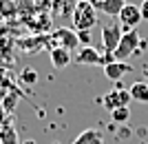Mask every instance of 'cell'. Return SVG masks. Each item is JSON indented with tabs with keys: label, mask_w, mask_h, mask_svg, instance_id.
Here are the masks:
<instances>
[{
	"label": "cell",
	"mask_w": 148,
	"mask_h": 144,
	"mask_svg": "<svg viewBox=\"0 0 148 144\" xmlns=\"http://www.w3.org/2000/svg\"><path fill=\"white\" fill-rule=\"evenodd\" d=\"M117 20H119V25H122L126 31H133V29L142 22V9L137 5H126L122 11H119Z\"/></svg>",
	"instance_id": "5b68a950"
},
{
	"label": "cell",
	"mask_w": 148,
	"mask_h": 144,
	"mask_svg": "<svg viewBox=\"0 0 148 144\" xmlns=\"http://www.w3.org/2000/svg\"><path fill=\"white\" fill-rule=\"evenodd\" d=\"M93 5H95V9H97V11L106 13V16H115V18H117L119 11H122L128 2H126V0H95Z\"/></svg>",
	"instance_id": "9c48e42d"
},
{
	"label": "cell",
	"mask_w": 148,
	"mask_h": 144,
	"mask_svg": "<svg viewBox=\"0 0 148 144\" xmlns=\"http://www.w3.org/2000/svg\"><path fill=\"white\" fill-rule=\"evenodd\" d=\"M77 2H80V0H53V16L60 18V20L73 18Z\"/></svg>",
	"instance_id": "30bf717a"
},
{
	"label": "cell",
	"mask_w": 148,
	"mask_h": 144,
	"mask_svg": "<svg viewBox=\"0 0 148 144\" xmlns=\"http://www.w3.org/2000/svg\"><path fill=\"white\" fill-rule=\"evenodd\" d=\"M71 22H73V29L77 33L80 31H91L93 27L97 25V9L93 5V0H80V2H77Z\"/></svg>",
	"instance_id": "6da1fadb"
},
{
	"label": "cell",
	"mask_w": 148,
	"mask_h": 144,
	"mask_svg": "<svg viewBox=\"0 0 148 144\" xmlns=\"http://www.w3.org/2000/svg\"><path fill=\"white\" fill-rule=\"evenodd\" d=\"M111 115H113V122L124 124V122H128V118H130V109L128 107L126 109H115V111H111Z\"/></svg>",
	"instance_id": "9a60e30c"
},
{
	"label": "cell",
	"mask_w": 148,
	"mask_h": 144,
	"mask_svg": "<svg viewBox=\"0 0 148 144\" xmlns=\"http://www.w3.org/2000/svg\"><path fill=\"white\" fill-rule=\"evenodd\" d=\"M56 47H64V49H73V47H77L80 44V38H77V31L75 29H69V27H62V29H58L56 31Z\"/></svg>",
	"instance_id": "ba28073f"
},
{
	"label": "cell",
	"mask_w": 148,
	"mask_h": 144,
	"mask_svg": "<svg viewBox=\"0 0 148 144\" xmlns=\"http://www.w3.org/2000/svg\"><path fill=\"white\" fill-rule=\"evenodd\" d=\"M113 58H104L102 53H99L95 47H80V51H77V56H75V62L77 64H102L104 67L106 62H111Z\"/></svg>",
	"instance_id": "8992f818"
},
{
	"label": "cell",
	"mask_w": 148,
	"mask_h": 144,
	"mask_svg": "<svg viewBox=\"0 0 148 144\" xmlns=\"http://www.w3.org/2000/svg\"><path fill=\"white\" fill-rule=\"evenodd\" d=\"M0 144H20L18 133L11 124H5V129L0 131Z\"/></svg>",
	"instance_id": "5bb4252c"
},
{
	"label": "cell",
	"mask_w": 148,
	"mask_h": 144,
	"mask_svg": "<svg viewBox=\"0 0 148 144\" xmlns=\"http://www.w3.org/2000/svg\"><path fill=\"white\" fill-rule=\"evenodd\" d=\"M73 144H104V135L99 129H86L73 140Z\"/></svg>",
	"instance_id": "7c38bea8"
},
{
	"label": "cell",
	"mask_w": 148,
	"mask_h": 144,
	"mask_svg": "<svg viewBox=\"0 0 148 144\" xmlns=\"http://www.w3.org/2000/svg\"><path fill=\"white\" fill-rule=\"evenodd\" d=\"M130 98L135 102H139V104H148V80H139L135 82L133 87L128 89Z\"/></svg>",
	"instance_id": "4fadbf2b"
},
{
	"label": "cell",
	"mask_w": 148,
	"mask_h": 144,
	"mask_svg": "<svg viewBox=\"0 0 148 144\" xmlns=\"http://www.w3.org/2000/svg\"><path fill=\"white\" fill-rule=\"evenodd\" d=\"M139 9H142V20H148V0H144Z\"/></svg>",
	"instance_id": "e0dca14e"
},
{
	"label": "cell",
	"mask_w": 148,
	"mask_h": 144,
	"mask_svg": "<svg viewBox=\"0 0 148 144\" xmlns=\"http://www.w3.org/2000/svg\"><path fill=\"white\" fill-rule=\"evenodd\" d=\"M130 102H133L130 93L126 91V89H119V87H115L113 91H108V93L102 98V104H104V109H108V111H115V109H126Z\"/></svg>",
	"instance_id": "3957f363"
},
{
	"label": "cell",
	"mask_w": 148,
	"mask_h": 144,
	"mask_svg": "<svg viewBox=\"0 0 148 144\" xmlns=\"http://www.w3.org/2000/svg\"><path fill=\"white\" fill-rule=\"evenodd\" d=\"M139 47H142V38H139V33L133 29V31H124L122 40H119L117 49H115V53H113V60H119V62H126L133 53H137L139 51Z\"/></svg>",
	"instance_id": "7a4b0ae2"
},
{
	"label": "cell",
	"mask_w": 148,
	"mask_h": 144,
	"mask_svg": "<svg viewBox=\"0 0 148 144\" xmlns=\"http://www.w3.org/2000/svg\"><path fill=\"white\" fill-rule=\"evenodd\" d=\"M51 62L56 69H64L71 64V51L64 49V47H53L51 49Z\"/></svg>",
	"instance_id": "8fae6325"
},
{
	"label": "cell",
	"mask_w": 148,
	"mask_h": 144,
	"mask_svg": "<svg viewBox=\"0 0 148 144\" xmlns=\"http://www.w3.org/2000/svg\"><path fill=\"white\" fill-rule=\"evenodd\" d=\"M144 80H148V69H144Z\"/></svg>",
	"instance_id": "ac0fdd59"
},
{
	"label": "cell",
	"mask_w": 148,
	"mask_h": 144,
	"mask_svg": "<svg viewBox=\"0 0 148 144\" xmlns=\"http://www.w3.org/2000/svg\"><path fill=\"white\" fill-rule=\"evenodd\" d=\"M130 71H133V67H130L128 62H119V60H111V62L104 64V75H106L111 82L122 80L124 75L130 73Z\"/></svg>",
	"instance_id": "52a82bcc"
},
{
	"label": "cell",
	"mask_w": 148,
	"mask_h": 144,
	"mask_svg": "<svg viewBox=\"0 0 148 144\" xmlns=\"http://www.w3.org/2000/svg\"><path fill=\"white\" fill-rule=\"evenodd\" d=\"M53 144H60V142H53Z\"/></svg>",
	"instance_id": "d6986e66"
},
{
	"label": "cell",
	"mask_w": 148,
	"mask_h": 144,
	"mask_svg": "<svg viewBox=\"0 0 148 144\" xmlns=\"http://www.w3.org/2000/svg\"><path fill=\"white\" fill-rule=\"evenodd\" d=\"M22 80H25L27 84H33V82L38 80V73H36V71H31V69H27L25 73H22Z\"/></svg>",
	"instance_id": "2e32d148"
},
{
	"label": "cell",
	"mask_w": 148,
	"mask_h": 144,
	"mask_svg": "<svg viewBox=\"0 0 148 144\" xmlns=\"http://www.w3.org/2000/svg\"><path fill=\"white\" fill-rule=\"evenodd\" d=\"M122 36L124 33H122V27L119 25H106L104 29H102V44H104L106 58H113V53H115V49H117Z\"/></svg>",
	"instance_id": "277c9868"
}]
</instances>
